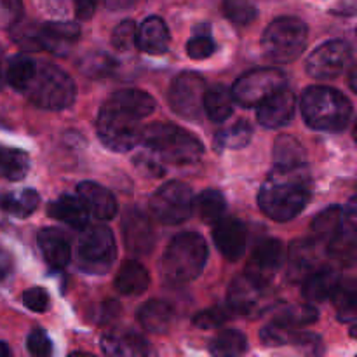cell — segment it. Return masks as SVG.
<instances>
[{"label":"cell","mask_w":357,"mask_h":357,"mask_svg":"<svg viewBox=\"0 0 357 357\" xmlns=\"http://www.w3.org/2000/svg\"><path fill=\"white\" fill-rule=\"evenodd\" d=\"M143 152L136 164L150 176H162L169 166L197 164L204 155V146L187 129L174 124H152L143 129Z\"/></svg>","instance_id":"cell-1"},{"label":"cell","mask_w":357,"mask_h":357,"mask_svg":"<svg viewBox=\"0 0 357 357\" xmlns=\"http://www.w3.org/2000/svg\"><path fill=\"white\" fill-rule=\"evenodd\" d=\"M312 195V180L307 166L274 167L258 194V204L268 218L289 222L307 208Z\"/></svg>","instance_id":"cell-2"},{"label":"cell","mask_w":357,"mask_h":357,"mask_svg":"<svg viewBox=\"0 0 357 357\" xmlns=\"http://www.w3.org/2000/svg\"><path fill=\"white\" fill-rule=\"evenodd\" d=\"M302 114L317 131H344L352 119V103L344 93L326 86H314L303 93Z\"/></svg>","instance_id":"cell-3"},{"label":"cell","mask_w":357,"mask_h":357,"mask_svg":"<svg viewBox=\"0 0 357 357\" xmlns=\"http://www.w3.org/2000/svg\"><path fill=\"white\" fill-rule=\"evenodd\" d=\"M208 261L206 241L195 232L174 237L160 260V274L171 284H187L199 278Z\"/></svg>","instance_id":"cell-4"},{"label":"cell","mask_w":357,"mask_h":357,"mask_svg":"<svg viewBox=\"0 0 357 357\" xmlns=\"http://www.w3.org/2000/svg\"><path fill=\"white\" fill-rule=\"evenodd\" d=\"M143 129L142 119L108 100L101 107L96 121L98 138L114 152H129L139 145Z\"/></svg>","instance_id":"cell-5"},{"label":"cell","mask_w":357,"mask_h":357,"mask_svg":"<svg viewBox=\"0 0 357 357\" xmlns=\"http://www.w3.org/2000/svg\"><path fill=\"white\" fill-rule=\"evenodd\" d=\"M26 96L31 103L42 110H65L75 101V84L72 77L54 65L37 66Z\"/></svg>","instance_id":"cell-6"},{"label":"cell","mask_w":357,"mask_h":357,"mask_svg":"<svg viewBox=\"0 0 357 357\" xmlns=\"http://www.w3.org/2000/svg\"><path fill=\"white\" fill-rule=\"evenodd\" d=\"M309 30L298 17L282 16L272 21L264 33V51L271 61L291 63L305 51Z\"/></svg>","instance_id":"cell-7"},{"label":"cell","mask_w":357,"mask_h":357,"mask_svg":"<svg viewBox=\"0 0 357 357\" xmlns=\"http://www.w3.org/2000/svg\"><path fill=\"white\" fill-rule=\"evenodd\" d=\"M117 257L115 237L108 227H93L80 236L77 244V265L93 275L105 274Z\"/></svg>","instance_id":"cell-8"},{"label":"cell","mask_w":357,"mask_h":357,"mask_svg":"<svg viewBox=\"0 0 357 357\" xmlns=\"http://www.w3.org/2000/svg\"><path fill=\"white\" fill-rule=\"evenodd\" d=\"M149 208L157 222L164 225H178L194 213V192L181 181H167L150 197Z\"/></svg>","instance_id":"cell-9"},{"label":"cell","mask_w":357,"mask_h":357,"mask_svg":"<svg viewBox=\"0 0 357 357\" xmlns=\"http://www.w3.org/2000/svg\"><path fill=\"white\" fill-rule=\"evenodd\" d=\"M274 303V295L268 282L250 274L237 275L229 288V309L236 316L257 317L267 312Z\"/></svg>","instance_id":"cell-10"},{"label":"cell","mask_w":357,"mask_h":357,"mask_svg":"<svg viewBox=\"0 0 357 357\" xmlns=\"http://www.w3.org/2000/svg\"><path fill=\"white\" fill-rule=\"evenodd\" d=\"M286 86V73L279 68H257L244 73L232 87L236 103L251 108L258 107L265 98Z\"/></svg>","instance_id":"cell-11"},{"label":"cell","mask_w":357,"mask_h":357,"mask_svg":"<svg viewBox=\"0 0 357 357\" xmlns=\"http://www.w3.org/2000/svg\"><path fill=\"white\" fill-rule=\"evenodd\" d=\"M206 79L195 72H183L174 77L169 89L171 108L178 115L197 119L202 114V100L206 93Z\"/></svg>","instance_id":"cell-12"},{"label":"cell","mask_w":357,"mask_h":357,"mask_svg":"<svg viewBox=\"0 0 357 357\" xmlns=\"http://www.w3.org/2000/svg\"><path fill=\"white\" fill-rule=\"evenodd\" d=\"M352 61V47L345 40H328L307 59V72L314 79H335Z\"/></svg>","instance_id":"cell-13"},{"label":"cell","mask_w":357,"mask_h":357,"mask_svg":"<svg viewBox=\"0 0 357 357\" xmlns=\"http://www.w3.org/2000/svg\"><path fill=\"white\" fill-rule=\"evenodd\" d=\"M122 232H124V244L129 253L138 255V257L152 253L157 236L149 215L139 209H129L122 222Z\"/></svg>","instance_id":"cell-14"},{"label":"cell","mask_w":357,"mask_h":357,"mask_svg":"<svg viewBox=\"0 0 357 357\" xmlns=\"http://www.w3.org/2000/svg\"><path fill=\"white\" fill-rule=\"evenodd\" d=\"M216 248L222 251L225 258L230 261H237L246 253L248 243H250V232L248 227L237 218H225L223 216L220 222L215 223V232H213Z\"/></svg>","instance_id":"cell-15"},{"label":"cell","mask_w":357,"mask_h":357,"mask_svg":"<svg viewBox=\"0 0 357 357\" xmlns=\"http://www.w3.org/2000/svg\"><path fill=\"white\" fill-rule=\"evenodd\" d=\"M296 98L291 89L281 87L258 105V122L267 129H278L288 124L295 114Z\"/></svg>","instance_id":"cell-16"},{"label":"cell","mask_w":357,"mask_h":357,"mask_svg":"<svg viewBox=\"0 0 357 357\" xmlns=\"http://www.w3.org/2000/svg\"><path fill=\"white\" fill-rule=\"evenodd\" d=\"M80 28L68 21H51L38 26V47L54 56H66L79 42Z\"/></svg>","instance_id":"cell-17"},{"label":"cell","mask_w":357,"mask_h":357,"mask_svg":"<svg viewBox=\"0 0 357 357\" xmlns=\"http://www.w3.org/2000/svg\"><path fill=\"white\" fill-rule=\"evenodd\" d=\"M282 261H284L282 244L278 239H265L255 248L244 272L271 284L274 275L281 268Z\"/></svg>","instance_id":"cell-18"},{"label":"cell","mask_w":357,"mask_h":357,"mask_svg":"<svg viewBox=\"0 0 357 357\" xmlns=\"http://www.w3.org/2000/svg\"><path fill=\"white\" fill-rule=\"evenodd\" d=\"M77 195L84 201L89 209V215L101 222L114 220L117 215V201L108 188L94 183V181H84L77 187Z\"/></svg>","instance_id":"cell-19"},{"label":"cell","mask_w":357,"mask_h":357,"mask_svg":"<svg viewBox=\"0 0 357 357\" xmlns=\"http://www.w3.org/2000/svg\"><path fill=\"white\" fill-rule=\"evenodd\" d=\"M38 248L44 257L45 264L54 271H61L72 260V248L70 241L61 230L58 229H44L37 237Z\"/></svg>","instance_id":"cell-20"},{"label":"cell","mask_w":357,"mask_h":357,"mask_svg":"<svg viewBox=\"0 0 357 357\" xmlns=\"http://www.w3.org/2000/svg\"><path fill=\"white\" fill-rule=\"evenodd\" d=\"M101 349L107 356L124 357V356H149L153 354V349L149 342L138 333L131 331H117V333H108L101 338Z\"/></svg>","instance_id":"cell-21"},{"label":"cell","mask_w":357,"mask_h":357,"mask_svg":"<svg viewBox=\"0 0 357 357\" xmlns=\"http://www.w3.org/2000/svg\"><path fill=\"white\" fill-rule=\"evenodd\" d=\"M47 215L73 229H86L89 223V209L79 195H61L47 206Z\"/></svg>","instance_id":"cell-22"},{"label":"cell","mask_w":357,"mask_h":357,"mask_svg":"<svg viewBox=\"0 0 357 357\" xmlns=\"http://www.w3.org/2000/svg\"><path fill=\"white\" fill-rule=\"evenodd\" d=\"M171 35L166 21L162 17H146L138 28V47L146 54H164L169 47Z\"/></svg>","instance_id":"cell-23"},{"label":"cell","mask_w":357,"mask_h":357,"mask_svg":"<svg viewBox=\"0 0 357 357\" xmlns=\"http://www.w3.org/2000/svg\"><path fill=\"white\" fill-rule=\"evenodd\" d=\"M288 275L291 281L302 282L310 272L316 271L317 248L316 241H296L288 251Z\"/></svg>","instance_id":"cell-24"},{"label":"cell","mask_w":357,"mask_h":357,"mask_svg":"<svg viewBox=\"0 0 357 357\" xmlns=\"http://www.w3.org/2000/svg\"><path fill=\"white\" fill-rule=\"evenodd\" d=\"M340 286V278L331 268H319L314 271L303 279V296L307 302L324 303L333 298Z\"/></svg>","instance_id":"cell-25"},{"label":"cell","mask_w":357,"mask_h":357,"mask_svg":"<svg viewBox=\"0 0 357 357\" xmlns=\"http://www.w3.org/2000/svg\"><path fill=\"white\" fill-rule=\"evenodd\" d=\"M260 340L267 347H282V345H316L317 337L314 335H305L300 330L286 326V324L272 321L271 324L260 331Z\"/></svg>","instance_id":"cell-26"},{"label":"cell","mask_w":357,"mask_h":357,"mask_svg":"<svg viewBox=\"0 0 357 357\" xmlns=\"http://www.w3.org/2000/svg\"><path fill=\"white\" fill-rule=\"evenodd\" d=\"M138 319L146 331L155 335L167 333L174 321V310L164 300H152L139 309Z\"/></svg>","instance_id":"cell-27"},{"label":"cell","mask_w":357,"mask_h":357,"mask_svg":"<svg viewBox=\"0 0 357 357\" xmlns=\"http://www.w3.org/2000/svg\"><path fill=\"white\" fill-rule=\"evenodd\" d=\"M150 284V274L139 261L129 260L119 271L115 278V288L122 295H142Z\"/></svg>","instance_id":"cell-28"},{"label":"cell","mask_w":357,"mask_h":357,"mask_svg":"<svg viewBox=\"0 0 357 357\" xmlns=\"http://www.w3.org/2000/svg\"><path fill=\"white\" fill-rule=\"evenodd\" d=\"M236 100L232 96V91L225 86H213L211 89H206L204 100H202V110L206 112L213 122H225L232 115Z\"/></svg>","instance_id":"cell-29"},{"label":"cell","mask_w":357,"mask_h":357,"mask_svg":"<svg viewBox=\"0 0 357 357\" xmlns=\"http://www.w3.org/2000/svg\"><path fill=\"white\" fill-rule=\"evenodd\" d=\"M274 167H302L307 166V152L302 143L289 135H282L275 139L272 150Z\"/></svg>","instance_id":"cell-30"},{"label":"cell","mask_w":357,"mask_h":357,"mask_svg":"<svg viewBox=\"0 0 357 357\" xmlns=\"http://www.w3.org/2000/svg\"><path fill=\"white\" fill-rule=\"evenodd\" d=\"M108 101L126 108V110L131 112V114H135L136 117L139 119H145L149 117V115H152L157 107L155 100H153L149 93L139 89L115 91V93L108 98Z\"/></svg>","instance_id":"cell-31"},{"label":"cell","mask_w":357,"mask_h":357,"mask_svg":"<svg viewBox=\"0 0 357 357\" xmlns=\"http://www.w3.org/2000/svg\"><path fill=\"white\" fill-rule=\"evenodd\" d=\"M345 225V213L340 206L324 209L323 213L314 218L312 222V234L317 243L330 244L335 237L340 234V230Z\"/></svg>","instance_id":"cell-32"},{"label":"cell","mask_w":357,"mask_h":357,"mask_svg":"<svg viewBox=\"0 0 357 357\" xmlns=\"http://www.w3.org/2000/svg\"><path fill=\"white\" fill-rule=\"evenodd\" d=\"M35 70H37V63L33 59L24 54H16L9 58V61L3 66V80L16 91L24 93Z\"/></svg>","instance_id":"cell-33"},{"label":"cell","mask_w":357,"mask_h":357,"mask_svg":"<svg viewBox=\"0 0 357 357\" xmlns=\"http://www.w3.org/2000/svg\"><path fill=\"white\" fill-rule=\"evenodd\" d=\"M30 169V159L23 150L0 145V178L9 181L23 180Z\"/></svg>","instance_id":"cell-34"},{"label":"cell","mask_w":357,"mask_h":357,"mask_svg":"<svg viewBox=\"0 0 357 357\" xmlns=\"http://www.w3.org/2000/svg\"><path fill=\"white\" fill-rule=\"evenodd\" d=\"M251 136H253V128H251L250 122L241 119V121L234 122L229 128L216 132L215 149L218 150V152L243 149V146H246L248 143L251 142Z\"/></svg>","instance_id":"cell-35"},{"label":"cell","mask_w":357,"mask_h":357,"mask_svg":"<svg viewBox=\"0 0 357 357\" xmlns=\"http://www.w3.org/2000/svg\"><path fill=\"white\" fill-rule=\"evenodd\" d=\"M38 202H40V195L31 188L21 190L17 194L0 195V208L9 215L17 216V218L30 216L38 208Z\"/></svg>","instance_id":"cell-36"},{"label":"cell","mask_w":357,"mask_h":357,"mask_svg":"<svg viewBox=\"0 0 357 357\" xmlns=\"http://www.w3.org/2000/svg\"><path fill=\"white\" fill-rule=\"evenodd\" d=\"M248 351V338L237 330H225L209 344V352L216 357H236Z\"/></svg>","instance_id":"cell-37"},{"label":"cell","mask_w":357,"mask_h":357,"mask_svg":"<svg viewBox=\"0 0 357 357\" xmlns=\"http://www.w3.org/2000/svg\"><path fill=\"white\" fill-rule=\"evenodd\" d=\"M195 208H197L199 215L206 223L215 225L216 222H220L225 216L227 202L222 192L209 188V190H204L199 195V199L195 201Z\"/></svg>","instance_id":"cell-38"},{"label":"cell","mask_w":357,"mask_h":357,"mask_svg":"<svg viewBox=\"0 0 357 357\" xmlns=\"http://www.w3.org/2000/svg\"><path fill=\"white\" fill-rule=\"evenodd\" d=\"M317 319H319V314H317V310L312 305H309V303H300V305H289L286 309H282L275 316L274 321L286 324V326L293 328V330H300V328L314 324Z\"/></svg>","instance_id":"cell-39"},{"label":"cell","mask_w":357,"mask_h":357,"mask_svg":"<svg viewBox=\"0 0 357 357\" xmlns=\"http://www.w3.org/2000/svg\"><path fill=\"white\" fill-rule=\"evenodd\" d=\"M80 70L84 75L93 77V79H101V77H110L117 70V61L112 56L105 54V52L94 51L87 52L82 59H80Z\"/></svg>","instance_id":"cell-40"},{"label":"cell","mask_w":357,"mask_h":357,"mask_svg":"<svg viewBox=\"0 0 357 357\" xmlns=\"http://www.w3.org/2000/svg\"><path fill=\"white\" fill-rule=\"evenodd\" d=\"M216 44L213 40L211 28L208 23H202L195 28L194 37L187 44V54L192 59H206L215 54Z\"/></svg>","instance_id":"cell-41"},{"label":"cell","mask_w":357,"mask_h":357,"mask_svg":"<svg viewBox=\"0 0 357 357\" xmlns=\"http://www.w3.org/2000/svg\"><path fill=\"white\" fill-rule=\"evenodd\" d=\"M333 298L337 300L338 319L344 321V323H354L357 316V296L354 279H351L347 284H342L340 282Z\"/></svg>","instance_id":"cell-42"},{"label":"cell","mask_w":357,"mask_h":357,"mask_svg":"<svg viewBox=\"0 0 357 357\" xmlns=\"http://www.w3.org/2000/svg\"><path fill=\"white\" fill-rule=\"evenodd\" d=\"M223 13L239 26L251 24L258 16L257 7L251 0H223Z\"/></svg>","instance_id":"cell-43"},{"label":"cell","mask_w":357,"mask_h":357,"mask_svg":"<svg viewBox=\"0 0 357 357\" xmlns=\"http://www.w3.org/2000/svg\"><path fill=\"white\" fill-rule=\"evenodd\" d=\"M112 44L117 51L122 52L138 47V26H136L135 21L126 20L121 24H117L114 35H112Z\"/></svg>","instance_id":"cell-44"},{"label":"cell","mask_w":357,"mask_h":357,"mask_svg":"<svg viewBox=\"0 0 357 357\" xmlns=\"http://www.w3.org/2000/svg\"><path fill=\"white\" fill-rule=\"evenodd\" d=\"M234 316V312L225 307H211L208 310H202L197 316L194 317V324L201 330H216V328L223 326L230 317Z\"/></svg>","instance_id":"cell-45"},{"label":"cell","mask_w":357,"mask_h":357,"mask_svg":"<svg viewBox=\"0 0 357 357\" xmlns=\"http://www.w3.org/2000/svg\"><path fill=\"white\" fill-rule=\"evenodd\" d=\"M26 347L30 354L35 357H47L52 354V342L42 328L31 330V333L28 335Z\"/></svg>","instance_id":"cell-46"},{"label":"cell","mask_w":357,"mask_h":357,"mask_svg":"<svg viewBox=\"0 0 357 357\" xmlns=\"http://www.w3.org/2000/svg\"><path fill=\"white\" fill-rule=\"evenodd\" d=\"M21 300H23L24 307L30 309L31 312H45L49 309L47 291L44 288H38V286L26 289L23 296H21Z\"/></svg>","instance_id":"cell-47"},{"label":"cell","mask_w":357,"mask_h":357,"mask_svg":"<svg viewBox=\"0 0 357 357\" xmlns=\"http://www.w3.org/2000/svg\"><path fill=\"white\" fill-rule=\"evenodd\" d=\"M0 16L7 26H13L23 16V2L21 0H0Z\"/></svg>","instance_id":"cell-48"},{"label":"cell","mask_w":357,"mask_h":357,"mask_svg":"<svg viewBox=\"0 0 357 357\" xmlns=\"http://www.w3.org/2000/svg\"><path fill=\"white\" fill-rule=\"evenodd\" d=\"M100 0H73L75 3V14L80 21H87L94 16Z\"/></svg>","instance_id":"cell-49"},{"label":"cell","mask_w":357,"mask_h":357,"mask_svg":"<svg viewBox=\"0 0 357 357\" xmlns=\"http://www.w3.org/2000/svg\"><path fill=\"white\" fill-rule=\"evenodd\" d=\"M10 271H13V257L7 251L0 250V281H3Z\"/></svg>","instance_id":"cell-50"},{"label":"cell","mask_w":357,"mask_h":357,"mask_svg":"<svg viewBox=\"0 0 357 357\" xmlns=\"http://www.w3.org/2000/svg\"><path fill=\"white\" fill-rule=\"evenodd\" d=\"M138 2V0H103L105 7L110 10H114V13H119V10H128L131 9L135 3Z\"/></svg>","instance_id":"cell-51"},{"label":"cell","mask_w":357,"mask_h":357,"mask_svg":"<svg viewBox=\"0 0 357 357\" xmlns=\"http://www.w3.org/2000/svg\"><path fill=\"white\" fill-rule=\"evenodd\" d=\"M13 354V351L9 349V345L6 342H0V357H9Z\"/></svg>","instance_id":"cell-52"},{"label":"cell","mask_w":357,"mask_h":357,"mask_svg":"<svg viewBox=\"0 0 357 357\" xmlns=\"http://www.w3.org/2000/svg\"><path fill=\"white\" fill-rule=\"evenodd\" d=\"M3 82H6V80H3V65H2V59H0V87H2Z\"/></svg>","instance_id":"cell-53"}]
</instances>
